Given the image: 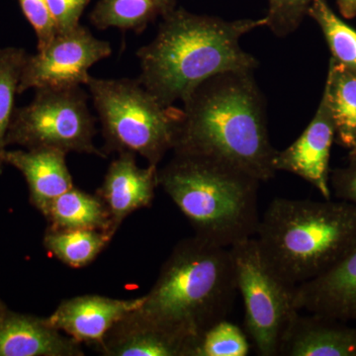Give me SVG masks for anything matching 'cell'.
Listing matches in <instances>:
<instances>
[{"instance_id": "obj_1", "label": "cell", "mask_w": 356, "mask_h": 356, "mask_svg": "<svg viewBox=\"0 0 356 356\" xmlns=\"http://www.w3.org/2000/svg\"><path fill=\"white\" fill-rule=\"evenodd\" d=\"M266 113L254 72L211 77L184 102L173 154L215 159L268 181L275 177L277 151L270 143Z\"/></svg>"}, {"instance_id": "obj_2", "label": "cell", "mask_w": 356, "mask_h": 356, "mask_svg": "<svg viewBox=\"0 0 356 356\" xmlns=\"http://www.w3.org/2000/svg\"><path fill=\"white\" fill-rule=\"evenodd\" d=\"M161 18L153 41L137 51L138 79L165 106L184 102L211 77L259 67L240 40L266 26V17L228 21L175 8Z\"/></svg>"}, {"instance_id": "obj_3", "label": "cell", "mask_w": 356, "mask_h": 356, "mask_svg": "<svg viewBox=\"0 0 356 356\" xmlns=\"http://www.w3.org/2000/svg\"><path fill=\"white\" fill-rule=\"evenodd\" d=\"M236 293L229 248L194 236L175 245L132 314L196 343L206 330L228 318Z\"/></svg>"}, {"instance_id": "obj_4", "label": "cell", "mask_w": 356, "mask_h": 356, "mask_svg": "<svg viewBox=\"0 0 356 356\" xmlns=\"http://www.w3.org/2000/svg\"><path fill=\"white\" fill-rule=\"evenodd\" d=\"M264 259L290 286L331 268L356 243V206L343 200L275 198L254 236Z\"/></svg>"}, {"instance_id": "obj_5", "label": "cell", "mask_w": 356, "mask_h": 356, "mask_svg": "<svg viewBox=\"0 0 356 356\" xmlns=\"http://www.w3.org/2000/svg\"><path fill=\"white\" fill-rule=\"evenodd\" d=\"M159 184L195 236L231 248L257 234L261 181L252 175L215 159L175 154L159 170Z\"/></svg>"}, {"instance_id": "obj_6", "label": "cell", "mask_w": 356, "mask_h": 356, "mask_svg": "<svg viewBox=\"0 0 356 356\" xmlns=\"http://www.w3.org/2000/svg\"><path fill=\"white\" fill-rule=\"evenodd\" d=\"M102 124L103 153H132L159 165L172 151L181 109L165 106L139 79H97L86 84Z\"/></svg>"}, {"instance_id": "obj_7", "label": "cell", "mask_w": 356, "mask_h": 356, "mask_svg": "<svg viewBox=\"0 0 356 356\" xmlns=\"http://www.w3.org/2000/svg\"><path fill=\"white\" fill-rule=\"evenodd\" d=\"M88 99L81 86L35 89L32 102L14 111L7 146L56 149L65 154L105 158V154L95 147V119Z\"/></svg>"}, {"instance_id": "obj_8", "label": "cell", "mask_w": 356, "mask_h": 356, "mask_svg": "<svg viewBox=\"0 0 356 356\" xmlns=\"http://www.w3.org/2000/svg\"><path fill=\"white\" fill-rule=\"evenodd\" d=\"M236 288L245 308V332L257 355H280L281 343L299 310L290 286L267 264L255 238L229 248Z\"/></svg>"}, {"instance_id": "obj_9", "label": "cell", "mask_w": 356, "mask_h": 356, "mask_svg": "<svg viewBox=\"0 0 356 356\" xmlns=\"http://www.w3.org/2000/svg\"><path fill=\"white\" fill-rule=\"evenodd\" d=\"M111 54V44L96 38L83 26L58 32L36 54L27 56L18 93L40 88L86 86L90 67Z\"/></svg>"}, {"instance_id": "obj_10", "label": "cell", "mask_w": 356, "mask_h": 356, "mask_svg": "<svg viewBox=\"0 0 356 356\" xmlns=\"http://www.w3.org/2000/svg\"><path fill=\"white\" fill-rule=\"evenodd\" d=\"M334 139L336 128L324 96L317 113L298 139L283 151L276 152L274 170L298 175L330 200V156Z\"/></svg>"}, {"instance_id": "obj_11", "label": "cell", "mask_w": 356, "mask_h": 356, "mask_svg": "<svg viewBox=\"0 0 356 356\" xmlns=\"http://www.w3.org/2000/svg\"><path fill=\"white\" fill-rule=\"evenodd\" d=\"M301 312L341 322L356 321V243L324 273L294 289Z\"/></svg>"}, {"instance_id": "obj_12", "label": "cell", "mask_w": 356, "mask_h": 356, "mask_svg": "<svg viewBox=\"0 0 356 356\" xmlns=\"http://www.w3.org/2000/svg\"><path fill=\"white\" fill-rule=\"evenodd\" d=\"M143 296L114 299L100 295H84L65 300L47 318L51 325L79 343L98 346L119 321L137 310Z\"/></svg>"}, {"instance_id": "obj_13", "label": "cell", "mask_w": 356, "mask_h": 356, "mask_svg": "<svg viewBox=\"0 0 356 356\" xmlns=\"http://www.w3.org/2000/svg\"><path fill=\"white\" fill-rule=\"evenodd\" d=\"M158 186V166L140 168L135 154L121 153L109 165L97 195L108 208L117 231L129 215L152 205Z\"/></svg>"}, {"instance_id": "obj_14", "label": "cell", "mask_w": 356, "mask_h": 356, "mask_svg": "<svg viewBox=\"0 0 356 356\" xmlns=\"http://www.w3.org/2000/svg\"><path fill=\"white\" fill-rule=\"evenodd\" d=\"M81 343L54 327L47 318L0 315V356H83Z\"/></svg>"}, {"instance_id": "obj_15", "label": "cell", "mask_w": 356, "mask_h": 356, "mask_svg": "<svg viewBox=\"0 0 356 356\" xmlns=\"http://www.w3.org/2000/svg\"><path fill=\"white\" fill-rule=\"evenodd\" d=\"M280 355L356 356V327L299 311L283 337Z\"/></svg>"}, {"instance_id": "obj_16", "label": "cell", "mask_w": 356, "mask_h": 356, "mask_svg": "<svg viewBox=\"0 0 356 356\" xmlns=\"http://www.w3.org/2000/svg\"><path fill=\"white\" fill-rule=\"evenodd\" d=\"M195 341L129 314L112 327L98 350L107 356H191Z\"/></svg>"}, {"instance_id": "obj_17", "label": "cell", "mask_w": 356, "mask_h": 356, "mask_svg": "<svg viewBox=\"0 0 356 356\" xmlns=\"http://www.w3.org/2000/svg\"><path fill=\"white\" fill-rule=\"evenodd\" d=\"M67 154L56 149H14L4 154V163L25 177L30 201L42 214L54 199L74 186L65 161Z\"/></svg>"}, {"instance_id": "obj_18", "label": "cell", "mask_w": 356, "mask_h": 356, "mask_svg": "<svg viewBox=\"0 0 356 356\" xmlns=\"http://www.w3.org/2000/svg\"><path fill=\"white\" fill-rule=\"evenodd\" d=\"M43 215L51 229H99L112 235L117 232L102 199L74 186L54 199Z\"/></svg>"}, {"instance_id": "obj_19", "label": "cell", "mask_w": 356, "mask_h": 356, "mask_svg": "<svg viewBox=\"0 0 356 356\" xmlns=\"http://www.w3.org/2000/svg\"><path fill=\"white\" fill-rule=\"evenodd\" d=\"M324 96L334 120L337 143L350 152L355 151V72L332 58Z\"/></svg>"}, {"instance_id": "obj_20", "label": "cell", "mask_w": 356, "mask_h": 356, "mask_svg": "<svg viewBox=\"0 0 356 356\" xmlns=\"http://www.w3.org/2000/svg\"><path fill=\"white\" fill-rule=\"evenodd\" d=\"M177 0H99L89 18L100 30L117 28L140 33L175 8Z\"/></svg>"}, {"instance_id": "obj_21", "label": "cell", "mask_w": 356, "mask_h": 356, "mask_svg": "<svg viewBox=\"0 0 356 356\" xmlns=\"http://www.w3.org/2000/svg\"><path fill=\"white\" fill-rule=\"evenodd\" d=\"M113 236L99 229L49 228L44 234V245L63 264L72 268H81L95 261Z\"/></svg>"}, {"instance_id": "obj_22", "label": "cell", "mask_w": 356, "mask_h": 356, "mask_svg": "<svg viewBox=\"0 0 356 356\" xmlns=\"http://www.w3.org/2000/svg\"><path fill=\"white\" fill-rule=\"evenodd\" d=\"M27 56L24 49L15 47L0 49V173L6 165L7 133L16 109V95H19L21 74Z\"/></svg>"}, {"instance_id": "obj_23", "label": "cell", "mask_w": 356, "mask_h": 356, "mask_svg": "<svg viewBox=\"0 0 356 356\" xmlns=\"http://www.w3.org/2000/svg\"><path fill=\"white\" fill-rule=\"evenodd\" d=\"M307 15L320 26L334 60L356 74V31L337 17L327 0H312Z\"/></svg>"}, {"instance_id": "obj_24", "label": "cell", "mask_w": 356, "mask_h": 356, "mask_svg": "<svg viewBox=\"0 0 356 356\" xmlns=\"http://www.w3.org/2000/svg\"><path fill=\"white\" fill-rule=\"evenodd\" d=\"M250 350L245 332L226 318L199 337L191 356H247Z\"/></svg>"}, {"instance_id": "obj_25", "label": "cell", "mask_w": 356, "mask_h": 356, "mask_svg": "<svg viewBox=\"0 0 356 356\" xmlns=\"http://www.w3.org/2000/svg\"><path fill=\"white\" fill-rule=\"evenodd\" d=\"M312 0H267L266 27L275 36L286 37L298 29Z\"/></svg>"}, {"instance_id": "obj_26", "label": "cell", "mask_w": 356, "mask_h": 356, "mask_svg": "<svg viewBox=\"0 0 356 356\" xmlns=\"http://www.w3.org/2000/svg\"><path fill=\"white\" fill-rule=\"evenodd\" d=\"M28 22L36 33L37 49L43 48L57 34V28L49 10L47 0H19Z\"/></svg>"}, {"instance_id": "obj_27", "label": "cell", "mask_w": 356, "mask_h": 356, "mask_svg": "<svg viewBox=\"0 0 356 356\" xmlns=\"http://www.w3.org/2000/svg\"><path fill=\"white\" fill-rule=\"evenodd\" d=\"M89 0H47L57 33L67 32L79 25Z\"/></svg>"}, {"instance_id": "obj_28", "label": "cell", "mask_w": 356, "mask_h": 356, "mask_svg": "<svg viewBox=\"0 0 356 356\" xmlns=\"http://www.w3.org/2000/svg\"><path fill=\"white\" fill-rule=\"evenodd\" d=\"M332 193L339 200L346 201L356 206V152L350 153L348 166L334 170L330 177Z\"/></svg>"}, {"instance_id": "obj_29", "label": "cell", "mask_w": 356, "mask_h": 356, "mask_svg": "<svg viewBox=\"0 0 356 356\" xmlns=\"http://www.w3.org/2000/svg\"><path fill=\"white\" fill-rule=\"evenodd\" d=\"M337 3L343 17H356V0H337Z\"/></svg>"}, {"instance_id": "obj_30", "label": "cell", "mask_w": 356, "mask_h": 356, "mask_svg": "<svg viewBox=\"0 0 356 356\" xmlns=\"http://www.w3.org/2000/svg\"><path fill=\"white\" fill-rule=\"evenodd\" d=\"M4 311V307L2 305L1 301H0V315H1L2 313H3Z\"/></svg>"}, {"instance_id": "obj_31", "label": "cell", "mask_w": 356, "mask_h": 356, "mask_svg": "<svg viewBox=\"0 0 356 356\" xmlns=\"http://www.w3.org/2000/svg\"><path fill=\"white\" fill-rule=\"evenodd\" d=\"M355 152H356V149H355V151L350 152V153H355Z\"/></svg>"}]
</instances>
